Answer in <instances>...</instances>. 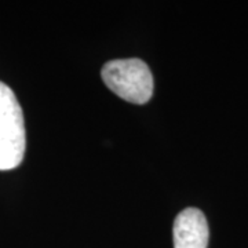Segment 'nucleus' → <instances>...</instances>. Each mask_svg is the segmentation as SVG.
Masks as SVG:
<instances>
[{
	"label": "nucleus",
	"mask_w": 248,
	"mask_h": 248,
	"mask_svg": "<svg viewBox=\"0 0 248 248\" xmlns=\"http://www.w3.org/2000/svg\"><path fill=\"white\" fill-rule=\"evenodd\" d=\"M27 148L24 113L13 90L0 81V171L21 164Z\"/></svg>",
	"instance_id": "obj_1"
},
{
	"label": "nucleus",
	"mask_w": 248,
	"mask_h": 248,
	"mask_svg": "<svg viewBox=\"0 0 248 248\" xmlns=\"http://www.w3.org/2000/svg\"><path fill=\"white\" fill-rule=\"evenodd\" d=\"M102 80L116 95L131 104H146L153 94L151 69L138 58L109 61L102 68Z\"/></svg>",
	"instance_id": "obj_2"
},
{
	"label": "nucleus",
	"mask_w": 248,
	"mask_h": 248,
	"mask_svg": "<svg viewBox=\"0 0 248 248\" xmlns=\"http://www.w3.org/2000/svg\"><path fill=\"white\" fill-rule=\"evenodd\" d=\"M174 248H207L208 223L197 208H186L178 214L174 222Z\"/></svg>",
	"instance_id": "obj_3"
}]
</instances>
